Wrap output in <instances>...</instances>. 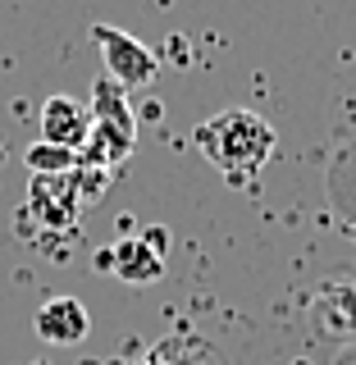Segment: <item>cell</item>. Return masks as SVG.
I'll return each mask as SVG.
<instances>
[{
    "mask_svg": "<svg viewBox=\"0 0 356 365\" xmlns=\"http://www.w3.org/2000/svg\"><path fill=\"white\" fill-rule=\"evenodd\" d=\"M192 146H197L233 187H247V182L270 165L279 137H274V128L256 110L233 106V110H220V114H210V119H201L197 128H192Z\"/></svg>",
    "mask_w": 356,
    "mask_h": 365,
    "instance_id": "obj_1",
    "label": "cell"
},
{
    "mask_svg": "<svg viewBox=\"0 0 356 365\" xmlns=\"http://www.w3.org/2000/svg\"><path fill=\"white\" fill-rule=\"evenodd\" d=\"M78 215H83V197H78L73 169L68 174H32L28 178V220H37L51 233H73Z\"/></svg>",
    "mask_w": 356,
    "mask_h": 365,
    "instance_id": "obj_2",
    "label": "cell"
},
{
    "mask_svg": "<svg viewBox=\"0 0 356 365\" xmlns=\"http://www.w3.org/2000/svg\"><path fill=\"white\" fill-rule=\"evenodd\" d=\"M91 37H96L101 55H106V78H114L119 87H146L160 73L156 51H146V46L137 37H128L123 28H106V23H96Z\"/></svg>",
    "mask_w": 356,
    "mask_h": 365,
    "instance_id": "obj_3",
    "label": "cell"
},
{
    "mask_svg": "<svg viewBox=\"0 0 356 365\" xmlns=\"http://www.w3.org/2000/svg\"><path fill=\"white\" fill-rule=\"evenodd\" d=\"M91 106L87 101H73V96H51L41 106V142L51 146H64V151H83L87 137H91Z\"/></svg>",
    "mask_w": 356,
    "mask_h": 365,
    "instance_id": "obj_4",
    "label": "cell"
},
{
    "mask_svg": "<svg viewBox=\"0 0 356 365\" xmlns=\"http://www.w3.org/2000/svg\"><path fill=\"white\" fill-rule=\"evenodd\" d=\"M32 324H37L41 342H51V347H68V342L87 338L91 319H87V311H83L78 297H51V302H41V311H37Z\"/></svg>",
    "mask_w": 356,
    "mask_h": 365,
    "instance_id": "obj_5",
    "label": "cell"
},
{
    "mask_svg": "<svg viewBox=\"0 0 356 365\" xmlns=\"http://www.w3.org/2000/svg\"><path fill=\"white\" fill-rule=\"evenodd\" d=\"M106 269L119 283H133V288H137V283H156L160 274H165V256H156L137 233H128V237H119L114 247H106Z\"/></svg>",
    "mask_w": 356,
    "mask_h": 365,
    "instance_id": "obj_6",
    "label": "cell"
},
{
    "mask_svg": "<svg viewBox=\"0 0 356 365\" xmlns=\"http://www.w3.org/2000/svg\"><path fill=\"white\" fill-rule=\"evenodd\" d=\"M87 106H91V119H96L101 128H114V133H123V137L137 142V110L128 101V87H119L114 78H96Z\"/></svg>",
    "mask_w": 356,
    "mask_h": 365,
    "instance_id": "obj_7",
    "label": "cell"
},
{
    "mask_svg": "<svg viewBox=\"0 0 356 365\" xmlns=\"http://www.w3.org/2000/svg\"><path fill=\"white\" fill-rule=\"evenodd\" d=\"M325 334H356V292L352 288H329L315 306Z\"/></svg>",
    "mask_w": 356,
    "mask_h": 365,
    "instance_id": "obj_8",
    "label": "cell"
},
{
    "mask_svg": "<svg viewBox=\"0 0 356 365\" xmlns=\"http://www.w3.org/2000/svg\"><path fill=\"white\" fill-rule=\"evenodd\" d=\"M23 165H28V174H68L78 165V155L64 151V146H51V142H32L23 151Z\"/></svg>",
    "mask_w": 356,
    "mask_h": 365,
    "instance_id": "obj_9",
    "label": "cell"
},
{
    "mask_svg": "<svg viewBox=\"0 0 356 365\" xmlns=\"http://www.w3.org/2000/svg\"><path fill=\"white\" fill-rule=\"evenodd\" d=\"M110 178H114V169L83 165V160L73 165V182H78V197H83V205H91V201L106 197V192H110Z\"/></svg>",
    "mask_w": 356,
    "mask_h": 365,
    "instance_id": "obj_10",
    "label": "cell"
},
{
    "mask_svg": "<svg viewBox=\"0 0 356 365\" xmlns=\"http://www.w3.org/2000/svg\"><path fill=\"white\" fill-rule=\"evenodd\" d=\"M183 351H188V334H174V338L160 342L142 365H192V361H183ZM201 365H210V361H201Z\"/></svg>",
    "mask_w": 356,
    "mask_h": 365,
    "instance_id": "obj_11",
    "label": "cell"
},
{
    "mask_svg": "<svg viewBox=\"0 0 356 365\" xmlns=\"http://www.w3.org/2000/svg\"><path fill=\"white\" fill-rule=\"evenodd\" d=\"M137 237H142V242L151 247L156 256H165V251H169V233H165V228H142V233H137Z\"/></svg>",
    "mask_w": 356,
    "mask_h": 365,
    "instance_id": "obj_12",
    "label": "cell"
},
{
    "mask_svg": "<svg viewBox=\"0 0 356 365\" xmlns=\"http://www.w3.org/2000/svg\"><path fill=\"white\" fill-rule=\"evenodd\" d=\"M32 365H51V361H32Z\"/></svg>",
    "mask_w": 356,
    "mask_h": 365,
    "instance_id": "obj_13",
    "label": "cell"
}]
</instances>
